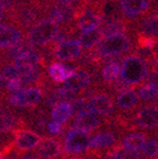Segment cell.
Masks as SVG:
<instances>
[{
    "instance_id": "8",
    "label": "cell",
    "mask_w": 158,
    "mask_h": 159,
    "mask_svg": "<svg viewBox=\"0 0 158 159\" xmlns=\"http://www.w3.org/2000/svg\"><path fill=\"white\" fill-rule=\"evenodd\" d=\"M63 152L65 156H82L89 150L92 142V134L80 129L69 127L62 135Z\"/></svg>"
},
{
    "instance_id": "5",
    "label": "cell",
    "mask_w": 158,
    "mask_h": 159,
    "mask_svg": "<svg viewBox=\"0 0 158 159\" xmlns=\"http://www.w3.org/2000/svg\"><path fill=\"white\" fill-rule=\"evenodd\" d=\"M77 5H67V3L54 2L51 0H43L42 3L43 18H50L54 20L61 27L77 28L75 13H77Z\"/></svg>"
},
{
    "instance_id": "35",
    "label": "cell",
    "mask_w": 158,
    "mask_h": 159,
    "mask_svg": "<svg viewBox=\"0 0 158 159\" xmlns=\"http://www.w3.org/2000/svg\"><path fill=\"white\" fill-rule=\"evenodd\" d=\"M6 20H7V12H6V10L3 9L2 5L0 2V23H2Z\"/></svg>"
},
{
    "instance_id": "10",
    "label": "cell",
    "mask_w": 158,
    "mask_h": 159,
    "mask_svg": "<svg viewBox=\"0 0 158 159\" xmlns=\"http://www.w3.org/2000/svg\"><path fill=\"white\" fill-rule=\"evenodd\" d=\"M13 136V152L17 156L25 152H31L39 146L43 137L39 133L30 128H20L12 133Z\"/></svg>"
},
{
    "instance_id": "13",
    "label": "cell",
    "mask_w": 158,
    "mask_h": 159,
    "mask_svg": "<svg viewBox=\"0 0 158 159\" xmlns=\"http://www.w3.org/2000/svg\"><path fill=\"white\" fill-rule=\"evenodd\" d=\"M35 152L42 159H61L64 155L63 139L62 137L43 136Z\"/></svg>"
},
{
    "instance_id": "33",
    "label": "cell",
    "mask_w": 158,
    "mask_h": 159,
    "mask_svg": "<svg viewBox=\"0 0 158 159\" xmlns=\"http://www.w3.org/2000/svg\"><path fill=\"white\" fill-rule=\"evenodd\" d=\"M18 159H42L41 157L39 156L37 152H25V154H21L18 156Z\"/></svg>"
},
{
    "instance_id": "6",
    "label": "cell",
    "mask_w": 158,
    "mask_h": 159,
    "mask_svg": "<svg viewBox=\"0 0 158 159\" xmlns=\"http://www.w3.org/2000/svg\"><path fill=\"white\" fill-rule=\"evenodd\" d=\"M61 29V25L54 20L50 18H42L37 25H35L26 35V39L29 41L30 44L35 48L47 47Z\"/></svg>"
},
{
    "instance_id": "31",
    "label": "cell",
    "mask_w": 158,
    "mask_h": 159,
    "mask_svg": "<svg viewBox=\"0 0 158 159\" xmlns=\"http://www.w3.org/2000/svg\"><path fill=\"white\" fill-rule=\"evenodd\" d=\"M144 83H149V84H154L158 86V69L149 70V72L147 74V76H146Z\"/></svg>"
},
{
    "instance_id": "24",
    "label": "cell",
    "mask_w": 158,
    "mask_h": 159,
    "mask_svg": "<svg viewBox=\"0 0 158 159\" xmlns=\"http://www.w3.org/2000/svg\"><path fill=\"white\" fill-rule=\"evenodd\" d=\"M50 117L55 122L70 125L73 118V109L71 103H63L52 108L50 112Z\"/></svg>"
},
{
    "instance_id": "30",
    "label": "cell",
    "mask_w": 158,
    "mask_h": 159,
    "mask_svg": "<svg viewBox=\"0 0 158 159\" xmlns=\"http://www.w3.org/2000/svg\"><path fill=\"white\" fill-rule=\"evenodd\" d=\"M23 84L21 82V80L19 77H16V79H10L7 80V82L5 84V91L7 93H16L18 91L22 89Z\"/></svg>"
},
{
    "instance_id": "29",
    "label": "cell",
    "mask_w": 158,
    "mask_h": 159,
    "mask_svg": "<svg viewBox=\"0 0 158 159\" xmlns=\"http://www.w3.org/2000/svg\"><path fill=\"white\" fill-rule=\"evenodd\" d=\"M87 103H89V101H87V98H85V97L80 96V97H77V99H74V101L71 103L72 109H73V117L89 111V109H87Z\"/></svg>"
},
{
    "instance_id": "28",
    "label": "cell",
    "mask_w": 158,
    "mask_h": 159,
    "mask_svg": "<svg viewBox=\"0 0 158 159\" xmlns=\"http://www.w3.org/2000/svg\"><path fill=\"white\" fill-rule=\"evenodd\" d=\"M69 127V124H62V123L55 122V120H50L48 124V134L49 136L61 137Z\"/></svg>"
},
{
    "instance_id": "21",
    "label": "cell",
    "mask_w": 158,
    "mask_h": 159,
    "mask_svg": "<svg viewBox=\"0 0 158 159\" xmlns=\"http://www.w3.org/2000/svg\"><path fill=\"white\" fill-rule=\"evenodd\" d=\"M74 72V67L69 63L52 62L48 66V74L54 83L65 82Z\"/></svg>"
},
{
    "instance_id": "9",
    "label": "cell",
    "mask_w": 158,
    "mask_h": 159,
    "mask_svg": "<svg viewBox=\"0 0 158 159\" xmlns=\"http://www.w3.org/2000/svg\"><path fill=\"white\" fill-rule=\"evenodd\" d=\"M117 3L122 17L129 25H134L141 18L153 11L156 0H117Z\"/></svg>"
},
{
    "instance_id": "32",
    "label": "cell",
    "mask_w": 158,
    "mask_h": 159,
    "mask_svg": "<svg viewBox=\"0 0 158 159\" xmlns=\"http://www.w3.org/2000/svg\"><path fill=\"white\" fill-rule=\"evenodd\" d=\"M13 140L12 134H0V149Z\"/></svg>"
},
{
    "instance_id": "19",
    "label": "cell",
    "mask_w": 158,
    "mask_h": 159,
    "mask_svg": "<svg viewBox=\"0 0 158 159\" xmlns=\"http://www.w3.org/2000/svg\"><path fill=\"white\" fill-rule=\"evenodd\" d=\"M100 27H101L102 31H103L104 37L117 34V33L132 32L133 31L132 25H129L122 16L104 18L103 22H102V25Z\"/></svg>"
},
{
    "instance_id": "2",
    "label": "cell",
    "mask_w": 158,
    "mask_h": 159,
    "mask_svg": "<svg viewBox=\"0 0 158 159\" xmlns=\"http://www.w3.org/2000/svg\"><path fill=\"white\" fill-rule=\"evenodd\" d=\"M151 66L145 57L137 53H132L124 57L121 65V79L131 86L137 87L144 84Z\"/></svg>"
},
{
    "instance_id": "22",
    "label": "cell",
    "mask_w": 158,
    "mask_h": 159,
    "mask_svg": "<svg viewBox=\"0 0 158 159\" xmlns=\"http://www.w3.org/2000/svg\"><path fill=\"white\" fill-rule=\"evenodd\" d=\"M121 75V64L119 63H109L101 67L100 71V80L103 86L109 87L118 80Z\"/></svg>"
},
{
    "instance_id": "37",
    "label": "cell",
    "mask_w": 158,
    "mask_h": 159,
    "mask_svg": "<svg viewBox=\"0 0 158 159\" xmlns=\"http://www.w3.org/2000/svg\"><path fill=\"white\" fill-rule=\"evenodd\" d=\"M3 92V91H2ZM2 92L0 93V113L2 112L3 109L6 108V104H5V102H3V99H2Z\"/></svg>"
},
{
    "instance_id": "14",
    "label": "cell",
    "mask_w": 158,
    "mask_h": 159,
    "mask_svg": "<svg viewBox=\"0 0 158 159\" xmlns=\"http://www.w3.org/2000/svg\"><path fill=\"white\" fill-rule=\"evenodd\" d=\"M104 126H105L104 119L89 111L82 113L77 116H74L70 123V127L80 129L82 132L90 133V134L97 132Z\"/></svg>"
},
{
    "instance_id": "12",
    "label": "cell",
    "mask_w": 158,
    "mask_h": 159,
    "mask_svg": "<svg viewBox=\"0 0 158 159\" xmlns=\"http://www.w3.org/2000/svg\"><path fill=\"white\" fill-rule=\"evenodd\" d=\"M77 97H80L79 92L69 89L64 85H62V86L57 85L54 89H52L45 94L42 106H44L48 109H52L63 103H72Z\"/></svg>"
},
{
    "instance_id": "17",
    "label": "cell",
    "mask_w": 158,
    "mask_h": 159,
    "mask_svg": "<svg viewBox=\"0 0 158 159\" xmlns=\"http://www.w3.org/2000/svg\"><path fill=\"white\" fill-rule=\"evenodd\" d=\"M26 33L11 22L0 23V51L7 50L21 40L26 39Z\"/></svg>"
},
{
    "instance_id": "16",
    "label": "cell",
    "mask_w": 158,
    "mask_h": 159,
    "mask_svg": "<svg viewBox=\"0 0 158 159\" xmlns=\"http://www.w3.org/2000/svg\"><path fill=\"white\" fill-rule=\"evenodd\" d=\"M141 98L138 93L134 89L123 91L115 95V104L118 113L124 115H132L136 109L141 106Z\"/></svg>"
},
{
    "instance_id": "39",
    "label": "cell",
    "mask_w": 158,
    "mask_h": 159,
    "mask_svg": "<svg viewBox=\"0 0 158 159\" xmlns=\"http://www.w3.org/2000/svg\"><path fill=\"white\" fill-rule=\"evenodd\" d=\"M153 54L155 55L156 57H158V45L155 48V50H154V52H153Z\"/></svg>"
},
{
    "instance_id": "1",
    "label": "cell",
    "mask_w": 158,
    "mask_h": 159,
    "mask_svg": "<svg viewBox=\"0 0 158 159\" xmlns=\"http://www.w3.org/2000/svg\"><path fill=\"white\" fill-rule=\"evenodd\" d=\"M44 89L38 86H28L16 93H7L3 89L2 99L6 106L15 111H32L42 105L45 97Z\"/></svg>"
},
{
    "instance_id": "18",
    "label": "cell",
    "mask_w": 158,
    "mask_h": 159,
    "mask_svg": "<svg viewBox=\"0 0 158 159\" xmlns=\"http://www.w3.org/2000/svg\"><path fill=\"white\" fill-rule=\"evenodd\" d=\"M136 34L153 38L158 41V11H151L132 25Z\"/></svg>"
},
{
    "instance_id": "4",
    "label": "cell",
    "mask_w": 158,
    "mask_h": 159,
    "mask_svg": "<svg viewBox=\"0 0 158 159\" xmlns=\"http://www.w3.org/2000/svg\"><path fill=\"white\" fill-rule=\"evenodd\" d=\"M87 101L89 112L103 118L104 123L111 120L118 113L115 104V95L105 86H100Z\"/></svg>"
},
{
    "instance_id": "25",
    "label": "cell",
    "mask_w": 158,
    "mask_h": 159,
    "mask_svg": "<svg viewBox=\"0 0 158 159\" xmlns=\"http://www.w3.org/2000/svg\"><path fill=\"white\" fill-rule=\"evenodd\" d=\"M137 93L141 98L142 103H151L158 97V86L154 84H149V83H144V84L139 85L137 87Z\"/></svg>"
},
{
    "instance_id": "7",
    "label": "cell",
    "mask_w": 158,
    "mask_h": 159,
    "mask_svg": "<svg viewBox=\"0 0 158 159\" xmlns=\"http://www.w3.org/2000/svg\"><path fill=\"white\" fill-rule=\"evenodd\" d=\"M131 130H158V106L146 104L128 115V132Z\"/></svg>"
},
{
    "instance_id": "23",
    "label": "cell",
    "mask_w": 158,
    "mask_h": 159,
    "mask_svg": "<svg viewBox=\"0 0 158 159\" xmlns=\"http://www.w3.org/2000/svg\"><path fill=\"white\" fill-rule=\"evenodd\" d=\"M104 38L103 31L101 27H96L94 29L86 30L80 34V42L83 48V51H89L96 47L102 39Z\"/></svg>"
},
{
    "instance_id": "26",
    "label": "cell",
    "mask_w": 158,
    "mask_h": 159,
    "mask_svg": "<svg viewBox=\"0 0 158 159\" xmlns=\"http://www.w3.org/2000/svg\"><path fill=\"white\" fill-rule=\"evenodd\" d=\"M111 152L114 155V157L116 159H143V155L139 152L138 150H133V149L125 148L122 146L119 143L116 145H114L113 147L109 149Z\"/></svg>"
},
{
    "instance_id": "3",
    "label": "cell",
    "mask_w": 158,
    "mask_h": 159,
    "mask_svg": "<svg viewBox=\"0 0 158 159\" xmlns=\"http://www.w3.org/2000/svg\"><path fill=\"white\" fill-rule=\"evenodd\" d=\"M135 49V32L117 33L104 37L95 47L101 57L107 55H126Z\"/></svg>"
},
{
    "instance_id": "15",
    "label": "cell",
    "mask_w": 158,
    "mask_h": 159,
    "mask_svg": "<svg viewBox=\"0 0 158 159\" xmlns=\"http://www.w3.org/2000/svg\"><path fill=\"white\" fill-rule=\"evenodd\" d=\"M50 112L44 106L39 107L27 112V124L30 129L39 133L43 136H49L48 134V124L50 122Z\"/></svg>"
},
{
    "instance_id": "34",
    "label": "cell",
    "mask_w": 158,
    "mask_h": 159,
    "mask_svg": "<svg viewBox=\"0 0 158 159\" xmlns=\"http://www.w3.org/2000/svg\"><path fill=\"white\" fill-rule=\"evenodd\" d=\"M51 1L59 3H67V5H77V3L81 2L82 0H51Z\"/></svg>"
},
{
    "instance_id": "40",
    "label": "cell",
    "mask_w": 158,
    "mask_h": 159,
    "mask_svg": "<svg viewBox=\"0 0 158 159\" xmlns=\"http://www.w3.org/2000/svg\"><path fill=\"white\" fill-rule=\"evenodd\" d=\"M114 1H117V0H114Z\"/></svg>"
},
{
    "instance_id": "36",
    "label": "cell",
    "mask_w": 158,
    "mask_h": 159,
    "mask_svg": "<svg viewBox=\"0 0 158 159\" xmlns=\"http://www.w3.org/2000/svg\"><path fill=\"white\" fill-rule=\"evenodd\" d=\"M5 76H3V74H2V71L0 70V93L2 92L3 89H2V86H3V84H5Z\"/></svg>"
},
{
    "instance_id": "11",
    "label": "cell",
    "mask_w": 158,
    "mask_h": 159,
    "mask_svg": "<svg viewBox=\"0 0 158 159\" xmlns=\"http://www.w3.org/2000/svg\"><path fill=\"white\" fill-rule=\"evenodd\" d=\"M82 53H83V48H82L80 40L71 38L54 48L52 55H53V61L72 63L79 60Z\"/></svg>"
},
{
    "instance_id": "27",
    "label": "cell",
    "mask_w": 158,
    "mask_h": 159,
    "mask_svg": "<svg viewBox=\"0 0 158 159\" xmlns=\"http://www.w3.org/2000/svg\"><path fill=\"white\" fill-rule=\"evenodd\" d=\"M26 69L27 67L19 66V65L15 64V63H9L1 71H2V74L5 76V79L10 80V79H16V77H20L22 75V73L26 71Z\"/></svg>"
},
{
    "instance_id": "38",
    "label": "cell",
    "mask_w": 158,
    "mask_h": 159,
    "mask_svg": "<svg viewBox=\"0 0 158 159\" xmlns=\"http://www.w3.org/2000/svg\"><path fill=\"white\" fill-rule=\"evenodd\" d=\"M0 159H7V155L0 150Z\"/></svg>"
},
{
    "instance_id": "20",
    "label": "cell",
    "mask_w": 158,
    "mask_h": 159,
    "mask_svg": "<svg viewBox=\"0 0 158 159\" xmlns=\"http://www.w3.org/2000/svg\"><path fill=\"white\" fill-rule=\"evenodd\" d=\"M149 135L144 132L138 130H131L122 134L119 138V144L125 148L133 149V150H139L143 148L146 140L148 139Z\"/></svg>"
}]
</instances>
